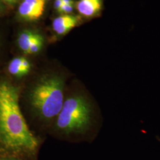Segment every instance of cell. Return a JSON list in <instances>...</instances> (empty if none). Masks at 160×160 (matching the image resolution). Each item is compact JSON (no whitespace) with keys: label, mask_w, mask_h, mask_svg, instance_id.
Listing matches in <instances>:
<instances>
[{"label":"cell","mask_w":160,"mask_h":160,"mask_svg":"<svg viewBox=\"0 0 160 160\" xmlns=\"http://www.w3.org/2000/svg\"><path fill=\"white\" fill-rule=\"evenodd\" d=\"M1 1L3 2H5L9 5H14L18 1V0H1Z\"/></svg>","instance_id":"cell-12"},{"label":"cell","mask_w":160,"mask_h":160,"mask_svg":"<svg viewBox=\"0 0 160 160\" xmlns=\"http://www.w3.org/2000/svg\"><path fill=\"white\" fill-rule=\"evenodd\" d=\"M5 6L4 5V2L0 0V14H2L5 10Z\"/></svg>","instance_id":"cell-13"},{"label":"cell","mask_w":160,"mask_h":160,"mask_svg":"<svg viewBox=\"0 0 160 160\" xmlns=\"http://www.w3.org/2000/svg\"><path fill=\"white\" fill-rule=\"evenodd\" d=\"M20 86L0 77V155L37 160L43 139L30 129L19 103Z\"/></svg>","instance_id":"cell-2"},{"label":"cell","mask_w":160,"mask_h":160,"mask_svg":"<svg viewBox=\"0 0 160 160\" xmlns=\"http://www.w3.org/2000/svg\"><path fill=\"white\" fill-rule=\"evenodd\" d=\"M7 72L15 82L20 86L33 72V64L28 57L24 55L13 58L7 65Z\"/></svg>","instance_id":"cell-5"},{"label":"cell","mask_w":160,"mask_h":160,"mask_svg":"<svg viewBox=\"0 0 160 160\" xmlns=\"http://www.w3.org/2000/svg\"><path fill=\"white\" fill-rule=\"evenodd\" d=\"M16 43L23 55L34 56L42 51L45 46V39L39 32L27 29L18 34Z\"/></svg>","instance_id":"cell-4"},{"label":"cell","mask_w":160,"mask_h":160,"mask_svg":"<svg viewBox=\"0 0 160 160\" xmlns=\"http://www.w3.org/2000/svg\"><path fill=\"white\" fill-rule=\"evenodd\" d=\"M0 160H23L16 157H8V156H3L0 155Z\"/></svg>","instance_id":"cell-11"},{"label":"cell","mask_w":160,"mask_h":160,"mask_svg":"<svg viewBox=\"0 0 160 160\" xmlns=\"http://www.w3.org/2000/svg\"><path fill=\"white\" fill-rule=\"evenodd\" d=\"M81 17L72 14H62L54 18L52 24L53 32L58 36H63L81 23Z\"/></svg>","instance_id":"cell-8"},{"label":"cell","mask_w":160,"mask_h":160,"mask_svg":"<svg viewBox=\"0 0 160 160\" xmlns=\"http://www.w3.org/2000/svg\"><path fill=\"white\" fill-rule=\"evenodd\" d=\"M75 8L81 17L92 19L99 17L104 9V0H78Z\"/></svg>","instance_id":"cell-7"},{"label":"cell","mask_w":160,"mask_h":160,"mask_svg":"<svg viewBox=\"0 0 160 160\" xmlns=\"http://www.w3.org/2000/svg\"><path fill=\"white\" fill-rule=\"evenodd\" d=\"M69 75L48 69L31 75L20 85V106L32 131L44 139L62 107Z\"/></svg>","instance_id":"cell-1"},{"label":"cell","mask_w":160,"mask_h":160,"mask_svg":"<svg viewBox=\"0 0 160 160\" xmlns=\"http://www.w3.org/2000/svg\"><path fill=\"white\" fill-rule=\"evenodd\" d=\"M45 1H51V0H45Z\"/></svg>","instance_id":"cell-15"},{"label":"cell","mask_w":160,"mask_h":160,"mask_svg":"<svg viewBox=\"0 0 160 160\" xmlns=\"http://www.w3.org/2000/svg\"><path fill=\"white\" fill-rule=\"evenodd\" d=\"M96 109L92 97L78 80H70L62 107L48 135L69 142L87 141L96 124Z\"/></svg>","instance_id":"cell-3"},{"label":"cell","mask_w":160,"mask_h":160,"mask_svg":"<svg viewBox=\"0 0 160 160\" xmlns=\"http://www.w3.org/2000/svg\"><path fill=\"white\" fill-rule=\"evenodd\" d=\"M74 10L72 4H63L59 10L58 11L62 14H71Z\"/></svg>","instance_id":"cell-9"},{"label":"cell","mask_w":160,"mask_h":160,"mask_svg":"<svg viewBox=\"0 0 160 160\" xmlns=\"http://www.w3.org/2000/svg\"><path fill=\"white\" fill-rule=\"evenodd\" d=\"M62 4L63 2L62 0H55L54 2V8H55V10L58 11L59 8L61 7V6H62Z\"/></svg>","instance_id":"cell-10"},{"label":"cell","mask_w":160,"mask_h":160,"mask_svg":"<svg viewBox=\"0 0 160 160\" xmlns=\"http://www.w3.org/2000/svg\"><path fill=\"white\" fill-rule=\"evenodd\" d=\"M63 4H72L74 5V1L73 0H62Z\"/></svg>","instance_id":"cell-14"},{"label":"cell","mask_w":160,"mask_h":160,"mask_svg":"<svg viewBox=\"0 0 160 160\" xmlns=\"http://www.w3.org/2000/svg\"><path fill=\"white\" fill-rule=\"evenodd\" d=\"M45 6V0H22L18 8V16L26 22L38 20L43 16Z\"/></svg>","instance_id":"cell-6"}]
</instances>
